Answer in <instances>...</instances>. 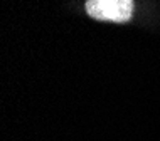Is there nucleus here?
Returning a JSON list of instances; mask_svg holds the SVG:
<instances>
[{
    "instance_id": "1",
    "label": "nucleus",
    "mask_w": 160,
    "mask_h": 141,
    "mask_svg": "<svg viewBox=\"0 0 160 141\" xmlns=\"http://www.w3.org/2000/svg\"><path fill=\"white\" fill-rule=\"evenodd\" d=\"M135 10L132 0H89L86 2V12L94 20L101 22H128Z\"/></svg>"
}]
</instances>
